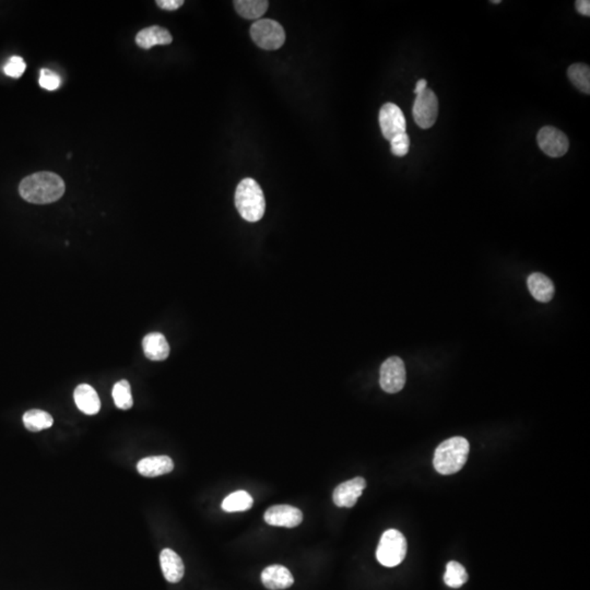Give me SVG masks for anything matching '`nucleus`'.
Returning a JSON list of instances; mask_svg holds the SVG:
<instances>
[{"mask_svg":"<svg viewBox=\"0 0 590 590\" xmlns=\"http://www.w3.org/2000/svg\"><path fill=\"white\" fill-rule=\"evenodd\" d=\"M66 190L65 182L53 172H38L23 178L19 186L21 197L28 203L46 205L55 203Z\"/></svg>","mask_w":590,"mask_h":590,"instance_id":"nucleus-1","label":"nucleus"},{"mask_svg":"<svg viewBox=\"0 0 590 590\" xmlns=\"http://www.w3.org/2000/svg\"><path fill=\"white\" fill-rule=\"evenodd\" d=\"M470 445L461 436L449 438L438 445L434 453L433 465L436 472L444 476L457 474L464 468L468 459Z\"/></svg>","mask_w":590,"mask_h":590,"instance_id":"nucleus-2","label":"nucleus"},{"mask_svg":"<svg viewBox=\"0 0 590 590\" xmlns=\"http://www.w3.org/2000/svg\"><path fill=\"white\" fill-rule=\"evenodd\" d=\"M235 205L244 220L257 222L266 210L264 193L256 180L244 178L238 184L235 192Z\"/></svg>","mask_w":590,"mask_h":590,"instance_id":"nucleus-3","label":"nucleus"},{"mask_svg":"<svg viewBox=\"0 0 590 590\" xmlns=\"http://www.w3.org/2000/svg\"><path fill=\"white\" fill-rule=\"evenodd\" d=\"M407 541L401 531L389 529L382 534L376 550L378 562L386 568H395L405 560Z\"/></svg>","mask_w":590,"mask_h":590,"instance_id":"nucleus-4","label":"nucleus"},{"mask_svg":"<svg viewBox=\"0 0 590 590\" xmlns=\"http://www.w3.org/2000/svg\"><path fill=\"white\" fill-rule=\"evenodd\" d=\"M254 43L266 51H274L286 42V32L280 23L271 19H259L251 26Z\"/></svg>","mask_w":590,"mask_h":590,"instance_id":"nucleus-5","label":"nucleus"},{"mask_svg":"<svg viewBox=\"0 0 590 590\" xmlns=\"http://www.w3.org/2000/svg\"><path fill=\"white\" fill-rule=\"evenodd\" d=\"M405 363L401 357H391L382 363L380 384L386 393H399L405 387Z\"/></svg>","mask_w":590,"mask_h":590,"instance_id":"nucleus-6","label":"nucleus"},{"mask_svg":"<svg viewBox=\"0 0 590 590\" xmlns=\"http://www.w3.org/2000/svg\"><path fill=\"white\" fill-rule=\"evenodd\" d=\"M412 111L413 118L419 127L428 130L433 126L438 116V100L435 93L426 89L418 94Z\"/></svg>","mask_w":590,"mask_h":590,"instance_id":"nucleus-7","label":"nucleus"},{"mask_svg":"<svg viewBox=\"0 0 590 590\" xmlns=\"http://www.w3.org/2000/svg\"><path fill=\"white\" fill-rule=\"evenodd\" d=\"M537 140L540 149L551 157H563L570 148L568 136L555 127H542Z\"/></svg>","mask_w":590,"mask_h":590,"instance_id":"nucleus-8","label":"nucleus"},{"mask_svg":"<svg viewBox=\"0 0 590 590\" xmlns=\"http://www.w3.org/2000/svg\"><path fill=\"white\" fill-rule=\"evenodd\" d=\"M380 125L382 136L389 141L397 137L398 134H405L407 128L403 111L394 103H386L380 109Z\"/></svg>","mask_w":590,"mask_h":590,"instance_id":"nucleus-9","label":"nucleus"},{"mask_svg":"<svg viewBox=\"0 0 590 590\" xmlns=\"http://www.w3.org/2000/svg\"><path fill=\"white\" fill-rule=\"evenodd\" d=\"M264 520L270 526L294 528L303 520V513L297 507L290 505H274L267 509Z\"/></svg>","mask_w":590,"mask_h":590,"instance_id":"nucleus-10","label":"nucleus"},{"mask_svg":"<svg viewBox=\"0 0 590 590\" xmlns=\"http://www.w3.org/2000/svg\"><path fill=\"white\" fill-rule=\"evenodd\" d=\"M366 488V481L361 476L343 482L334 489L332 499L338 507H351L357 504V499Z\"/></svg>","mask_w":590,"mask_h":590,"instance_id":"nucleus-11","label":"nucleus"},{"mask_svg":"<svg viewBox=\"0 0 590 590\" xmlns=\"http://www.w3.org/2000/svg\"><path fill=\"white\" fill-rule=\"evenodd\" d=\"M261 582L270 590H282L291 587L294 578L291 572L282 565H271L261 573Z\"/></svg>","mask_w":590,"mask_h":590,"instance_id":"nucleus-12","label":"nucleus"},{"mask_svg":"<svg viewBox=\"0 0 590 590\" xmlns=\"http://www.w3.org/2000/svg\"><path fill=\"white\" fill-rule=\"evenodd\" d=\"M160 564L163 575L167 582L175 584L182 580L185 568L178 553H175L171 549L162 550L160 554Z\"/></svg>","mask_w":590,"mask_h":590,"instance_id":"nucleus-13","label":"nucleus"},{"mask_svg":"<svg viewBox=\"0 0 590 590\" xmlns=\"http://www.w3.org/2000/svg\"><path fill=\"white\" fill-rule=\"evenodd\" d=\"M75 403L79 410L88 416H94L101 409V401L97 391L88 384H81L75 389Z\"/></svg>","mask_w":590,"mask_h":590,"instance_id":"nucleus-14","label":"nucleus"},{"mask_svg":"<svg viewBox=\"0 0 590 590\" xmlns=\"http://www.w3.org/2000/svg\"><path fill=\"white\" fill-rule=\"evenodd\" d=\"M137 469L141 476L155 478L173 472L174 463L169 456L147 457L138 463Z\"/></svg>","mask_w":590,"mask_h":590,"instance_id":"nucleus-15","label":"nucleus"},{"mask_svg":"<svg viewBox=\"0 0 590 590\" xmlns=\"http://www.w3.org/2000/svg\"><path fill=\"white\" fill-rule=\"evenodd\" d=\"M142 348L149 360L163 361L170 355V345L160 332L147 334L142 340Z\"/></svg>","mask_w":590,"mask_h":590,"instance_id":"nucleus-16","label":"nucleus"},{"mask_svg":"<svg viewBox=\"0 0 590 590\" xmlns=\"http://www.w3.org/2000/svg\"><path fill=\"white\" fill-rule=\"evenodd\" d=\"M172 41L170 32L157 26L143 29L136 36V43L143 49H153L155 45H169Z\"/></svg>","mask_w":590,"mask_h":590,"instance_id":"nucleus-17","label":"nucleus"},{"mask_svg":"<svg viewBox=\"0 0 590 590\" xmlns=\"http://www.w3.org/2000/svg\"><path fill=\"white\" fill-rule=\"evenodd\" d=\"M528 289L532 297L542 303H548L554 297L555 289L553 282L545 274H531L528 277Z\"/></svg>","mask_w":590,"mask_h":590,"instance_id":"nucleus-18","label":"nucleus"},{"mask_svg":"<svg viewBox=\"0 0 590 590\" xmlns=\"http://www.w3.org/2000/svg\"><path fill=\"white\" fill-rule=\"evenodd\" d=\"M234 7L243 18L257 20L266 13L269 3L266 0H236Z\"/></svg>","mask_w":590,"mask_h":590,"instance_id":"nucleus-19","label":"nucleus"},{"mask_svg":"<svg viewBox=\"0 0 590 590\" xmlns=\"http://www.w3.org/2000/svg\"><path fill=\"white\" fill-rule=\"evenodd\" d=\"M23 424L31 432H38V430L51 428L54 424V419L46 411L32 409L24 413Z\"/></svg>","mask_w":590,"mask_h":590,"instance_id":"nucleus-20","label":"nucleus"},{"mask_svg":"<svg viewBox=\"0 0 590 590\" xmlns=\"http://www.w3.org/2000/svg\"><path fill=\"white\" fill-rule=\"evenodd\" d=\"M253 497L246 491H236L230 494L222 502V509L224 512H245L253 506Z\"/></svg>","mask_w":590,"mask_h":590,"instance_id":"nucleus-21","label":"nucleus"},{"mask_svg":"<svg viewBox=\"0 0 590 590\" xmlns=\"http://www.w3.org/2000/svg\"><path fill=\"white\" fill-rule=\"evenodd\" d=\"M568 78L583 93H590V69L585 63H574L568 68Z\"/></svg>","mask_w":590,"mask_h":590,"instance_id":"nucleus-22","label":"nucleus"},{"mask_svg":"<svg viewBox=\"0 0 590 590\" xmlns=\"http://www.w3.org/2000/svg\"><path fill=\"white\" fill-rule=\"evenodd\" d=\"M467 580H468V573L466 568L460 563L451 561L446 566V573L444 575V582L446 585L451 588H460L467 583Z\"/></svg>","mask_w":590,"mask_h":590,"instance_id":"nucleus-23","label":"nucleus"},{"mask_svg":"<svg viewBox=\"0 0 590 590\" xmlns=\"http://www.w3.org/2000/svg\"><path fill=\"white\" fill-rule=\"evenodd\" d=\"M113 398L117 408L128 410L134 405L132 401V388L127 380H119L113 388Z\"/></svg>","mask_w":590,"mask_h":590,"instance_id":"nucleus-24","label":"nucleus"},{"mask_svg":"<svg viewBox=\"0 0 590 590\" xmlns=\"http://www.w3.org/2000/svg\"><path fill=\"white\" fill-rule=\"evenodd\" d=\"M38 84H40V86L43 89L54 91V90H57L61 86V79L54 71L49 70V69H42Z\"/></svg>","mask_w":590,"mask_h":590,"instance_id":"nucleus-25","label":"nucleus"},{"mask_svg":"<svg viewBox=\"0 0 590 590\" xmlns=\"http://www.w3.org/2000/svg\"><path fill=\"white\" fill-rule=\"evenodd\" d=\"M390 149L396 157H405L410 149V139L407 132L398 134L397 137L390 140Z\"/></svg>","mask_w":590,"mask_h":590,"instance_id":"nucleus-26","label":"nucleus"},{"mask_svg":"<svg viewBox=\"0 0 590 590\" xmlns=\"http://www.w3.org/2000/svg\"><path fill=\"white\" fill-rule=\"evenodd\" d=\"M26 65L22 57L13 56L9 61L6 63V66L3 67V71L7 76L13 77V78H20L23 72L26 71Z\"/></svg>","mask_w":590,"mask_h":590,"instance_id":"nucleus-27","label":"nucleus"},{"mask_svg":"<svg viewBox=\"0 0 590 590\" xmlns=\"http://www.w3.org/2000/svg\"><path fill=\"white\" fill-rule=\"evenodd\" d=\"M157 5L164 10H178V8L184 5L183 0H157Z\"/></svg>","mask_w":590,"mask_h":590,"instance_id":"nucleus-28","label":"nucleus"},{"mask_svg":"<svg viewBox=\"0 0 590 590\" xmlns=\"http://www.w3.org/2000/svg\"><path fill=\"white\" fill-rule=\"evenodd\" d=\"M576 10L580 15L589 17L590 15V1L589 0H578L575 3Z\"/></svg>","mask_w":590,"mask_h":590,"instance_id":"nucleus-29","label":"nucleus"},{"mask_svg":"<svg viewBox=\"0 0 590 590\" xmlns=\"http://www.w3.org/2000/svg\"><path fill=\"white\" fill-rule=\"evenodd\" d=\"M426 84H428V82H426V80H424V79L419 80L418 84H417L416 89H414V93L418 95V94H420L421 92H424V90L428 89V88H426Z\"/></svg>","mask_w":590,"mask_h":590,"instance_id":"nucleus-30","label":"nucleus"},{"mask_svg":"<svg viewBox=\"0 0 590 590\" xmlns=\"http://www.w3.org/2000/svg\"><path fill=\"white\" fill-rule=\"evenodd\" d=\"M491 3H501V0H494V1H491Z\"/></svg>","mask_w":590,"mask_h":590,"instance_id":"nucleus-31","label":"nucleus"}]
</instances>
